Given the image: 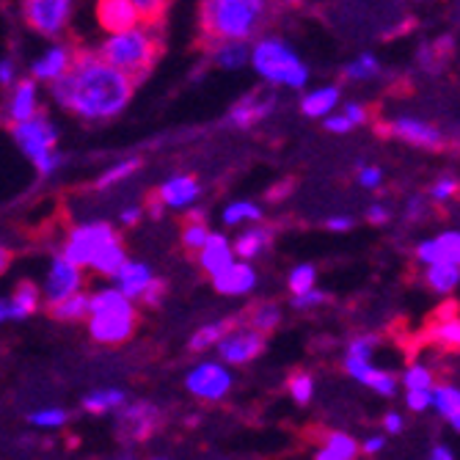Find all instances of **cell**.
I'll list each match as a JSON object with an SVG mask.
<instances>
[{
	"label": "cell",
	"instance_id": "6da1fadb",
	"mask_svg": "<svg viewBox=\"0 0 460 460\" xmlns=\"http://www.w3.org/2000/svg\"><path fill=\"white\" fill-rule=\"evenodd\" d=\"M136 83L94 53L75 56L72 69L50 86V97L83 121H105L124 111Z\"/></svg>",
	"mask_w": 460,
	"mask_h": 460
},
{
	"label": "cell",
	"instance_id": "7a4b0ae2",
	"mask_svg": "<svg viewBox=\"0 0 460 460\" xmlns=\"http://www.w3.org/2000/svg\"><path fill=\"white\" fill-rule=\"evenodd\" d=\"M160 28L163 25H136L124 33H113L102 41L97 56L113 69H119L121 75H128L133 83H138L157 64L160 45H163Z\"/></svg>",
	"mask_w": 460,
	"mask_h": 460
},
{
	"label": "cell",
	"instance_id": "3957f363",
	"mask_svg": "<svg viewBox=\"0 0 460 460\" xmlns=\"http://www.w3.org/2000/svg\"><path fill=\"white\" fill-rule=\"evenodd\" d=\"M265 20L260 0H207L201 4V25L210 41H245Z\"/></svg>",
	"mask_w": 460,
	"mask_h": 460
},
{
	"label": "cell",
	"instance_id": "277c9868",
	"mask_svg": "<svg viewBox=\"0 0 460 460\" xmlns=\"http://www.w3.org/2000/svg\"><path fill=\"white\" fill-rule=\"evenodd\" d=\"M89 331L92 340L102 345H121L133 337L136 331V306L121 296L116 287L100 289L89 296Z\"/></svg>",
	"mask_w": 460,
	"mask_h": 460
},
{
	"label": "cell",
	"instance_id": "5b68a950",
	"mask_svg": "<svg viewBox=\"0 0 460 460\" xmlns=\"http://www.w3.org/2000/svg\"><path fill=\"white\" fill-rule=\"evenodd\" d=\"M251 66L268 83L289 89H304L309 83V66L298 58V53L279 39H260L251 50Z\"/></svg>",
	"mask_w": 460,
	"mask_h": 460
},
{
	"label": "cell",
	"instance_id": "8992f818",
	"mask_svg": "<svg viewBox=\"0 0 460 460\" xmlns=\"http://www.w3.org/2000/svg\"><path fill=\"white\" fill-rule=\"evenodd\" d=\"M14 141L17 146L31 157V163L36 165L39 174H53L58 165H61V155L56 152V141H58V133L56 128L48 121V116L36 113L33 119L22 121V124H14Z\"/></svg>",
	"mask_w": 460,
	"mask_h": 460
},
{
	"label": "cell",
	"instance_id": "52a82bcc",
	"mask_svg": "<svg viewBox=\"0 0 460 460\" xmlns=\"http://www.w3.org/2000/svg\"><path fill=\"white\" fill-rule=\"evenodd\" d=\"M116 232L113 226L108 224H86V226H77L72 229L66 245H64V260L72 262L75 268H83V265H92L94 257L100 254V251L111 243H116Z\"/></svg>",
	"mask_w": 460,
	"mask_h": 460
},
{
	"label": "cell",
	"instance_id": "ba28073f",
	"mask_svg": "<svg viewBox=\"0 0 460 460\" xmlns=\"http://www.w3.org/2000/svg\"><path fill=\"white\" fill-rule=\"evenodd\" d=\"M22 14L36 33L58 36L72 17V4L69 0H28L22 4Z\"/></svg>",
	"mask_w": 460,
	"mask_h": 460
},
{
	"label": "cell",
	"instance_id": "9c48e42d",
	"mask_svg": "<svg viewBox=\"0 0 460 460\" xmlns=\"http://www.w3.org/2000/svg\"><path fill=\"white\" fill-rule=\"evenodd\" d=\"M185 384L201 400H224L226 392L232 389V375L224 364L204 361V364L193 367V372L188 375Z\"/></svg>",
	"mask_w": 460,
	"mask_h": 460
},
{
	"label": "cell",
	"instance_id": "30bf717a",
	"mask_svg": "<svg viewBox=\"0 0 460 460\" xmlns=\"http://www.w3.org/2000/svg\"><path fill=\"white\" fill-rule=\"evenodd\" d=\"M265 350V333L254 328H234L218 342V353L226 364H245Z\"/></svg>",
	"mask_w": 460,
	"mask_h": 460
},
{
	"label": "cell",
	"instance_id": "8fae6325",
	"mask_svg": "<svg viewBox=\"0 0 460 460\" xmlns=\"http://www.w3.org/2000/svg\"><path fill=\"white\" fill-rule=\"evenodd\" d=\"M80 268H75L72 262H66L61 254L53 260L50 265V273H48V281H45V298H48V306H56L66 298H72L75 292H80Z\"/></svg>",
	"mask_w": 460,
	"mask_h": 460
},
{
	"label": "cell",
	"instance_id": "7c38bea8",
	"mask_svg": "<svg viewBox=\"0 0 460 460\" xmlns=\"http://www.w3.org/2000/svg\"><path fill=\"white\" fill-rule=\"evenodd\" d=\"M97 20L102 25V31L108 36L113 33H124L136 25H141L138 9H136V0H105V4L97 6Z\"/></svg>",
	"mask_w": 460,
	"mask_h": 460
},
{
	"label": "cell",
	"instance_id": "4fadbf2b",
	"mask_svg": "<svg viewBox=\"0 0 460 460\" xmlns=\"http://www.w3.org/2000/svg\"><path fill=\"white\" fill-rule=\"evenodd\" d=\"M392 133L400 141H405L411 146H422V149H438L444 144V136L438 133V128H433V124H428L422 119H413V116L394 119Z\"/></svg>",
	"mask_w": 460,
	"mask_h": 460
},
{
	"label": "cell",
	"instance_id": "5bb4252c",
	"mask_svg": "<svg viewBox=\"0 0 460 460\" xmlns=\"http://www.w3.org/2000/svg\"><path fill=\"white\" fill-rule=\"evenodd\" d=\"M157 422H160V411H157L155 405H149V402H136V405H130L128 411H121V416H119V433H121L124 438H136V441H141V438L152 436V430L157 428Z\"/></svg>",
	"mask_w": 460,
	"mask_h": 460
},
{
	"label": "cell",
	"instance_id": "9a60e30c",
	"mask_svg": "<svg viewBox=\"0 0 460 460\" xmlns=\"http://www.w3.org/2000/svg\"><path fill=\"white\" fill-rule=\"evenodd\" d=\"M72 64H75V53L66 45H56V48L45 50L33 61L31 72H33L36 80H48L53 86L56 80H61L72 69Z\"/></svg>",
	"mask_w": 460,
	"mask_h": 460
},
{
	"label": "cell",
	"instance_id": "2e32d148",
	"mask_svg": "<svg viewBox=\"0 0 460 460\" xmlns=\"http://www.w3.org/2000/svg\"><path fill=\"white\" fill-rule=\"evenodd\" d=\"M273 105H276V97H273V94H265V97L251 94V97L240 100V102L229 111V121L234 124V128L248 130V128H254L257 121H262V119L273 111Z\"/></svg>",
	"mask_w": 460,
	"mask_h": 460
},
{
	"label": "cell",
	"instance_id": "e0dca14e",
	"mask_svg": "<svg viewBox=\"0 0 460 460\" xmlns=\"http://www.w3.org/2000/svg\"><path fill=\"white\" fill-rule=\"evenodd\" d=\"M216 289L224 292V296H245L257 287V273L248 262H232L226 270H221L218 276H213Z\"/></svg>",
	"mask_w": 460,
	"mask_h": 460
},
{
	"label": "cell",
	"instance_id": "ac0fdd59",
	"mask_svg": "<svg viewBox=\"0 0 460 460\" xmlns=\"http://www.w3.org/2000/svg\"><path fill=\"white\" fill-rule=\"evenodd\" d=\"M113 279H116V289L121 292V296L128 298V301H136V298L144 296L146 287L152 284V270L144 262L128 260V262H124V268Z\"/></svg>",
	"mask_w": 460,
	"mask_h": 460
},
{
	"label": "cell",
	"instance_id": "d6986e66",
	"mask_svg": "<svg viewBox=\"0 0 460 460\" xmlns=\"http://www.w3.org/2000/svg\"><path fill=\"white\" fill-rule=\"evenodd\" d=\"M199 262H201V268L210 273V276H218L221 270H226L234 262L229 240L224 234H213L210 232V237H207L204 248L199 251Z\"/></svg>",
	"mask_w": 460,
	"mask_h": 460
},
{
	"label": "cell",
	"instance_id": "ffe728a7",
	"mask_svg": "<svg viewBox=\"0 0 460 460\" xmlns=\"http://www.w3.org/2000/svg\"><path fill=\"white\" fill-rule=\"evenodd\" d=\"M430 408L460 433V386H455V384H436L433 386V405Z\"/></svg>",
	"mask_w": 460,
	"mask_h": 460
},
{
	"label": "cell",
	"instance_id": "44dd1931",
	"mask_svg": "<svg viewBox=\"0 0 460 460\" xmlns=\"http://www.w3.org/2000/svg\"><path fill=\"white\" fill-rule=\"evenodd\" d=\"M39 113V94H36V83L33 80H22L17 83V89L12 94L9 102V119L14 124H22L28 119H33Z\"/></svg>",
	"mask_w": 460,
	"mask_h": 460
},
{
	"label": "cell",
	"instance_id": "7402d4cb",
	"mask_svg": "<svg viewBox=\"0 0 460 460\" xmlns=\"http://www.w3.org/2000/svg\"><path fill=\"white\" fill-rule=\"evenodd\" d=\"M157 196L165 207L180 210V207H188L199 196V182L193 177H174L157 190Z\"/></svg>",
	"mask_w": 460,
	"mask_h": 460
},
{
	"label": "cell",
	"instance_id": "603a6c76",
	"mask_svg": "<svg viewBox=\"0 0 460 460\" xmlns=\"http://www.w3.org/2000/svg\"><path fill=\"white\" fill-rule=\"evenodd\" d=\"M270 240H273V234H270V229H265V226H254V229H245L237 240H234V248H232V254H237L243 262H248V260H257L262 251L270 245Z\"/></svg>",
	"mask_w": 460,
	"mask_h": 460
},
{
	"label": "cell",
	"instance_id": "cb8c5ba5",
	"mask_svg": "<svg viewBox=\"0 0 460 460\" xmlns=\"http://www.w3.org/2000/svg\"><path fill=\"white\" fill-rule=\"evenodd\" d=\"M340 105V89L337 86H325V89H314L304 97L301 108L306 116L312 119H328L333 113V108Z\"/></svg>",
	"mask_w": 460,
	"mask_h": 460
},
{
	"label": "cell",
	"instance_id": "d4e9b609",
	"mask_svg": "<svg viewBox=\"0 0 460 460\" xmlns=\"http://www.w3.org/2000/svg\"><path fill=\"white\" fill-rule=\"evenodd\" d=\"M41 304L39 289L33 287V281H20L14 287V296L9 298V317L12 320H25L28 314H33Z\"/></svg>",
	"mask_w": 460,
	"mask_h": 460
},
{
	"label": "cell",
	"instance_id": "484cf974",
	"mask_svg": "<svg viewBox=\"0 0 460 460\" xmlns=\"http://www.w3.org/2000/svg\"><path fill=\"white\" fill-rule=\"evenodd\" d=\"M428 340L444 350H460V317H455V314L438 317L428 328Z\"/></svg>",
	"mask_w": 460,
	"mask_h": 460
},
{
	"label": "cell",
	"instance_id": "4316f807",
	"mask_svg": "<svg viewBox=\"0 0 460 460\" xmlns=\"http://www.w3.org/2000/svg\"><path fill=\"white\" fill-rule=\"evenodd\" d=\"M425 284L433 292H438V296H449V292L460 284V268L447 265V262L430 265V268H425Z\"/></svg>",
	"mask_w": 460,
	"mask_h": 460
},
{
	"label": "cell",
	"instance_id": "83f0119b",
	"mask_svg": "<svg viewBox=\"0 0 460 460\" xmlns=\"http://www.w3.org/2000/svg\"><path fill=\"white\" fill-rule=\"evenodd\" d=\"M251 58L245 41H213V61L224 69H240Z\"/></svg>",
	"mask_w": 460,
	"mask_h": 460
},
{
	"label": "cell",
	"instance_id": "f1b7e54d",
	"mask_svg": "<svg viewBox=\"0 0 460 460\" xmlns=\"http://www.w3.org/2000/svg\"><path fill=\"white\" fill-rule=\"evenodd\" d=\"M124 262H128V251H124V245L116 240V243H111V245H105L100 254L94 257V262H92V268L100 273V276H116L121 268H124Z\"/></svg>",
	"mask_w": 460,
	"mask_h": 460
},
{
	"label": "cell",
	"instance_id": "f546056e",
	"mask_svg": "<svg viewBox=\"0 0 460 460\" xmlns=\"http://www.w3.org/2000/svg\"><path fill=\"white\" fill-rule=\"evenodd\" d=\"M50 309V317L58 320V323H75V320H83L89 317V296L86 292H75L72 298L56 304V306H48Z\"/></svg>",
	"mask_w": 460,
	"mask_h": 460
},
{
	"label": "cell",
	"instance_id": "4dcf8cb0",
	"mask_svg": "<svg viewBox=\"0 0 460 460\" xmlns=\"http://www.w3.org/2000/svg\"><path fill=\"white\" fill-rule=\"evenodd\" d=\"M234 331V320H218V323H210V325H201L193 337H190V350H204V348H213L218 345L226 333Z\"/></svg>",
	"mask_w": 460,
	"mask_h": 460
},
{
	"label": "cell",
	"instance_id": "1f68e13d",
	"mask_svg": "<svg viewBox=\"0 0 460 460\" xmlns=\"http://www.w3.org/2000/svg\"><path fill=\"white\" fill-rule=\"evenodd\" d=\"M402 386L405 392H433L436 375L428 364H411L402 375Z\"/></svg>",
	"mask_w": 460,
	"mask_h": 460
},
{
	"label": "cell",
	"instance_id": "d6a6232c",
	"mask_svg": "<svg viewBox=\"0 0 460 460\" xmlns=\"http://www.w3.org/2000/svg\"><path fill=\"white\" fill-rule=\"evenodd\" d=\"M433 245H436L438 262L460 268V232H455V229L452 232H441L438 237H433Z\"/></svg>",
	"mask_w": 460,
	"mask_h": 460
},
{
	"label": "cell",
	"instance_id": "836d02e7",
	"mask_svg": "<svg viewBox=\"0 0 460 460\" xmlns=\"http://www.w3.org/2000/svg\"><path fill=\"white\" fill-rule=\"evenodd\" d=\"M119 405H124L121 389H100V392H92L86 400H83V408L92 411V413H105V411L119 408Z\"/></svg>",
	"mask_w": 460,
	"mask_h": 460
},
{
	"label": "cell",
	"instance_id": "e575fe53",
	"mask_svg": "<svg viewBox=\"0 0 460 460\" xmlns=\"http://www.w3.org/2000/svg\"><path fill=\"white\" fill-rule=\"evenodd\" d=\"M207 237H210V232H207V224H204L201 213H190L188 224L182 226V243H185V248L201 251L204 243H207Z\"/></svg>",
	"mask_w": 460,
	"mask_h": 460
},
{
	"label": "cell",
	"instance_id": "d590c367",
	"mask_svg": "<svg viewBox=\"0 0 460 460\" xmlns=\"http://www.w3.org/2000/svg\"><path fill=\"white\" fill-rule=\"evenodd\" d=\"M378 75H381V64L372 53H361L356 61H350L345 66V77H350V80H372Z\"/></svg>",
	"mask_w": 460,
	"mask_h": 460
},
{
	"label": "cell",
	"instance_id": "8d00e7d4",
	"mask_svg": "<svg viewBox=\"0 0 460 460\" xmlns=\"http://www.w3.org/2000/svg\"><path fill=\"white\" fill-rule=\"evenodd\" d=\"M260 218H262V210L251 201H234L224 210V224H229V226L243 224V221H260Z\"/></svg>",
	"mask_w": 460,
	"mask_h": 460
},
{
	"label": "cell",
	"instance_id": "74e56055",
	"mask_svg": "<svg viewBox=\"0 0 460 460\" xmlns=\"http://www.w3.org/2000/svg\"><path fill=\"white\" fill-rule=\"evenodd\" d=\"M279 323H281V309L273 306V304H265V306H260V309L251 312V328L260 331V333L273 331Z\"/></svg>",
	"mask_w": 460,
	"mask_h": 460
},
{
	"label": "cell",
	"instance_id": "f35d334b",
	"mask_svg": "<svg viewBox=\"0 0 460 460\" xmlns=\"http://www.w3.org/2000/svg\"><path fill=\"white\" fill-rule=\"evenodd\" d=\"M287 386H289L292 400H296L298 405H306V402L314 397V378H312V375H306V372L292 375Z\"/></svg>",
	"mask_w": 460,
	"mask_h": 460
},
{
	"label": "cell",
	"instance_id": "ab89813d",
	"mask_svg": "<svg viewBox=\"0 0 460 460\" xmlns=\"http://www.w3.org/2000/svg\"><path fill=\"white\" fill-rule=\"evenodd\" d=\"M314 279H317V270L312 265L292 268V273H289V289H292V296H304V292L314 289Z\"/></svg>",
	"mask_w": 460,
	"mask_h": 460
},
{
	"label": "cell",
	"instance_id": "60d3db41",
	"mask_svg": "<svg viewBox=\"0 0 460 460\" xmlns=\"http://www.w3.org/2000/svg\"><path fill=\"white\" fill-rule=\"evenodd\" d=\"M136 169H138V160H124V163L113 165V169H108V172L94 182V188H97V190H105V188H111V185L121 182L124 177H130Z\"/></svg>",
	"mask_w": 460,
	"mask_h": 460
},
{
	"label": "cell",
	"instance_id": "b9f144b4",
	"mask_svg": "<svg viewBox=\"0 0 460 460\" xmlns=\"http://www.w3.org/2000/svg\"><path fill=\"white\" fill-rule=\"evenodd\" d=\"M28 422L36 425V428H61L66 422V411H61V408H41V411H33L28 416Z\"/></svg>",
	"mask_w": 460,
	"mask_h": 460
},
{
	"label": "cell",
	"instance_id": "7bdbcfd3",
	"mask_svg": "<svg viewBox=\"0 0 460 460\" xmlns=\"http://www.w3.org/2000/svg\"><path fill=\"white\" fill-rule=\"evenodd\" d=\"M397 386H400V378L394 372H386V369H378V372H375V378L369 381V389L378 392L381 397H394Z\"/></svg>",
	"mask_w": 460,
	"mask_h": 460
},
{
	"label": "cell",
	"instance_id": "ee69618b",
	"mask_svg": "<svg viewBox=\"0 0 460 460\" xmlns=\"http://www.w3.org/2000/svg\"><path fill=\"white\" fill-rule=\"evenodd\" d=\"M345 369H348L350 378H356L364 386H369V381L375 378V372H378V367H375L372 361H361V358H350V356L345 358Z\"/></svg>",
	"mask_w": 460,
	"mask_h": 460
},
{
	"label": "cell",
	"instance_id": "f6af8a7d",
	"mask_svg": "<svg viewBox=\"0 0 460 460\" xmlns=\"http://www.w3.org/2000/svg\"><path fill=\"white\" fill-rule=\"evenodd\" d=\"M375 348H378V340L375 337H356L350 345H348V356L350 358H361V361H372V353H375Z\"/></svg>",
	"mask_w": 460,
	"mask_h": 460
},
{
	"label": "cell",
	"instance_id": "bcb514c9",
	"mask_svg": "<svg viewBox=\"0 0 460 460\" xmlns=\"http://www.w3.org/2000/svg\"><path fill=\"white\" fill-rule=\"evenodd\" d=\"M457 180H452V177H441V180H436L433 182V188H430V199L436 201V204H444V201H449L455 193H457Z\"/></svg>",
	"mask_w": 460,
	"mask_h": 460
},
{
	"label": "cell",
	"instance_id": "7dc6e473",
	"mask_svg": "<svg viewBox=\"0 0 460 460\" xmlns=\"http://www.w3.org/2000/svg\"><path fill=\"white\" fill-rule=\"evenodd\" d=\"M328 301V296H325V292L323 289H309V292H304V296H296V298H292V306H296V309H314V306H323Z\"/></svg>",
	"mask_w": 460,
	"mask_h": 460
},
{
	"label": "cell",
	"instance_id": "c3c4849f",
	"mask_svg": "<svg viewBox=\"0 0 460 460\" xmlns=\"http://www.w3.org/2000/svg\"><path fill=\"white\" fill-rule=\"evenodd\" d=\"M405 405L413 413H425L433 405V392H405Z\"/></svg>",
	"mask_w": 460,
	"mask_h": 460
},
{
	"label": "cell",
	"instance_id": "681fc988",
	"mask_svg": "<svg viewBox=\"0 0 460 460\" xmlns=\"http://www.w3.org/2000/svg\"><path fill=\"white\" fill-rule=\"evenodd\" d=\"M381 182H384V172L378 169V165H364V169L358 172L361 188H378Z\"/></svg>",
	"mask_w": 460,
	"mask_h": 460
},
{
	"label": "cell",
	"instance_id": "f907efd6",
	"mask_svg": "<svg viewBox=\"0 0 460 460\" xmlns=\"http://www.w3.org/2000/svg\"><path fill=\"white\" fill-rule=\"evenodd\" d=\"M323 128H325L328 133H337V136H342V133H350V130H353V121H350V119H345L342 113H337V116L331 113V116L325 119Z\"/></svg>",
	"mask_w": 460,
	"mask_h": 460
},
{
	"label": "cell",
	"instance_id": "816d5d0a",
	"mask_svg": "<svg viewBox=\"0 0 460 460\" xmlns=\"http://www.w3.org/2000/svg\"><path fill=\"white\" fill-rule=\"evenodd\" d=\"M163 292H165V281L152 279V284L146 287V292L141 296V301H144V304H149V306H157V304L163 301Z\"/></svg>",
	"mask_w": 460,
	"mask_h": 460
},
{
	"label": "cell",
	"instance_id": "f5cc1de1",
	"mask_svg": "<svg viewBox=\"0 0 460 460\" xmlns=\"http://www.w3.org/2000/svg\"><path fill=\"white\" fill-rule=\"evenodd\" d=\"M402 428H405V420L397 413V411H389L386 416H384V430L386 433H392V436H397V433H402Z\"/></svg>",
	"mask_w": 460,
	"mask_h": 460
},
{
	"label": "cell",
	"instance_id": "db71d44e",
	"mask_svg": "<svg viewBox=\"0 0 460 460\" xmlns=\"http://www.w3.org/2000/svg\"><path fill=\"white\" fill-rule=\"evenodd\" d=\"M422 213H425V199H422V196H411V199L405 201V216H408L411 221H416V218H422Z\"/></svg>",
	"mask_w": 460,
	"mask_h": 460
},
{
	"label": "cell",
	"instance_id": "11a10c76",
	"mask_svg": "<svg viewBox=\"0 0 460 460\" xmlns=\"http://www.w3.org/2000/svg\"><path fill=\"white\" fill-rule=\"evenodd\" d=\"M367 218H369V224H386L392 218V213L386 204H372L367 210Z\"/></svg>",
	"mask_w": 460,
	"mask_h": 460
},
{
	"label": "cell",
	"instance_id": "9f6ffc18",
	"mask_svg": "<svg viewBox=\"0 0 460 460\" xmlns=\"http://www.w3.org/2000/svg\"><path fill=\"white\" fill-rule=\"evenodd\" d=\"M342 116L353 121V128H356V124H364V121H367V111H364V105H358V102H348L345 111H342Z\"/></svg>",
	"mask_w": 460,
	"mask_h": 460
},
{
	"label": "cell",
	"instance_id": "6f0895ef",
	"mask_svg": "<svg viewBox=\"0 0 460 460\" xmlns=\"http://www.w3.org/2000/svg\"><path fill=\"white\" fill-rule=\"evenodd\" d=\"M384 447H386V438H384V436H369V438H367V441H364L358 449H364L367 455H378Z\"/></svg>",
	"mask_w": 460,
	"mask_h": 460
},
{
	"label": "cell",
	"instance_id": "680465c9",
	"mask_svg": "<svg viewBox=\"0 0 460 460\" xmlns=\"http://www.w3.org/2000/svg\"><path fill=\"white\" fill-rule=\"evenodd\" d=\"M328 229L331 232H350L353 229V218H348V216H333L328 221Z\"/></svg>",
	"mask_w": 460,
	"mask_h": 460
},
{
	"label": "cell",
	"instance_id": "91938a15",
	"mask_svg": "<svg viewBox=\"0 0 460 460\" xmlns=\"http://www.w3.org/2000/svg\"><path fill=\"white\" fill-rule=\"evenodd\" d=\"M0 83L12 86L14 83V61H0Z\"/></svg>",
	"mask_w": 460,
	"mask_h": 460
},
{
	"label": "cell",
	"instance_id": "94428289",
	"mask_svg": "<svg viewBox=\"0 0 460 460\" xmlns=\"http://www.w3.org/2000/svg\"><path fill=\"white\" fill-rule=\"evenodd\" d=\"M314 460H348V457L340 455V452H333L331 447H320L317 455H314Z\"/></svg>",
	"mask_w": 460,
	"mask_h": 460
},
{
	"label": "cell",
	"instance_id": "6125c7cd",
	"mask_svg": "<svg viewBox=\"0 0 460 460\" xmlns=\"http://www.w3.org/2000/svg\"><path fill=\"white\" fill-rule=\"evenodd\" d=\"M428 460H455V455H452V449H449V447L438 444V447L430 452V457H428Z\"/></svg>",
	"mask_w": 460,
	"mask_h": 460
},
{
	"label": "cell",
	"instance_id": "be15d7a7",
	"mask_svg": "<svg viewBox=\"0 0 460 460\" xmlns=\"http://www.w3.org/2000/svg\"><path fill=\"white\" fill-rule=\"evenodd\" d=\"M138 218H141V210H138V207H128V210L121 213V221L128 224V226L138 224Z\"/></svg>",
	"mask_w": 460,
	"mask_h": 460
},
{
	"label": "cell",
	"instance_id": "e7e4bbea",
	"mask_svg": "<svg viewBox=\"0 0 460 460\" xmlns=\"http://www.w3.org/2000/svg\"><path fill=\"white\" fill-rule=\"evenodd\" d=\"M9 265H12V251L0 245V276L9 270Z\"/></svg>",
	"mask_w": 460,
	"mask_h": 460
},
{
	"label": "cell",
	"instance_id": "03108f58",
	"mask_svg": "<svg viewBox=\"0 0 460 460\" xmlns=\"http://www.w3.org/2000/svg\"><path fill=\"white\" fill-rule=\"evenodd\" d=\"M4 320H12L9 317V301H0V323H4Z\"/></svg>",
	"mask_w": 460,
	"mask_h": 460
}]
</instances>
